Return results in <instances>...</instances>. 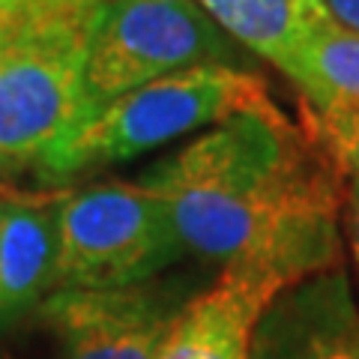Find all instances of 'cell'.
<instances>
[{
  "label": "cell",
  "mask_w": 359,
  "mask_h": 359,
  "mask_svg": "<svg viewBox=\"0 0 359 359\" xmlns=\"http://www.w3.org/2000/svg\"><path fill=\"white\" fill-rule=\"evenodd\" d=\"M341 165L282 111H249L156 159L138 183L162 201L186 255L282 290L339 266Z\"/></svg>",
  "instance_id": "6da1fadb"
},
{
  "label": "cell",
  "mask_w": 359,
  "mask_h": 359,
  "mask_svg": "<svg viewBox=\"0 0 359 359\" xmlns=\"http://www.w3.org/2000/svg\"><path fill=\"white\" fill-rule=\"evenodd\" d=\"M311 132L330 150V156L341 165L344 177L359 180V105L356 102H332L323 108H309Z\"/></svg>",
  "instance_id": "7c38bea8"
},
{
  "label": "cell",
  "mask_w": 359,
  "mask_h": 359,
  "mask_svg": "<svg viewBox=\"0 0 359 359\" xmlns=\"http://www.w3.org/2000/svg\"><path fill=\"white\" fill-rule=\"evenodd\" d=\"M204 287L195 278H153L114 290H54L42 320L57 359H156L162 341Z\"/></svg>",
  "instance_id": "8992f818"
},
{
  "label": "cell",
  "mask_w": 359,
  "mask_h": 359,
  "mask_svg": "<svg viewBox=\"0 0 359 359\" xmlns=\"http://www.w3.org/2000/svg\"><path fill=\"white\" fill-rule=\"evenodd\" d=\"M105 0H0V168L39 165L87 120L84 69Z\"/></svg>",
  "instance_id": "7a4b0ae2"
},
{
  "label": "cell",
  "mask_w": 359,
  "mask_h": 359,
  "mask_svg": "<svg viewBox=\"0 0 359 359\" xmlns=\"http://www.w3.org/2000/svg\"><path fill=\"white\" fill-rule=\"evenodd\" d=\"M207 15L255 57L294 78L311 25L323 15L314 0H198Z\"/></svg>",
  "instance_id": "30bf717a"
},
{
  "label": "cell",
  "mask_w": 359,
  "mask_h": 359,
  "mask_svg": "<svg viewBox=\"0 0 359 359\" xmlns=\"http://www.w3.org/2000/svg\"><path fill=\"white\" fill-rule=\"evenodd\" d=\"M290 81L306 96L309 108L332 102L359 105V33L335 25L323 13L309 30Z\"/></svg>",
  "instance_id": "8fae6325"
},
{
  "label": "cell",
  "mask_w": 359,
  "mask_h": 359,
  "mask_svg": "<svg viewBox=\"0 0 359 359\" xmlns=\"http://www.w3.org/2000/svg\"><path fill=\"white\" fill-rule=\"evenodd\" d=\"M60 195L4 201L0 207V323L18 318L51 290L57 261Z\"/></svg>",
  "instance_id": "9c48e42d"
},
{
  "label": "cell",
  "mask_w": 359,
  "mask_h": 359,
  "mask_svg": "<svg viewBox=\"0 0 359 359\" xmlns=\"http://www.w3.org/2000/svg\"><path fill=\"white\" fill-rule=\"evenodd\" d=\"M278 290L240 273H219L189 302L156 359H249L252 330Z\"/></svg>",
  "instance_id": "ba28073f"
},
{
  "label": "cell",
  "mask_w": 359,
  "mask_h": 359,
  "mask_svg": "<svg viewBox=\"0 0 359 359\" xmlns=\"http://www.w3.org/2000/svg\"><path fill=\"white\" fill-rule=\"evenodd\" d=\"M314 4H320V0H314ZM320 6H323V4H320Z\"/></svg>",
  "instance_id": "9a60e30c"
},
{
  "label": "cell",
  "mask_w": 359,
  "mask_h": 359,
  "mask_svg": "<svg viewBox=\"0 0 359 359\" xmlns=\"http://www.w3.org/2000/svg\"><path fill=\"white\" fill-rule=\"evenodd\" d=\"M344 224H347V240H351V252L359 269V180L347 177L344 183Z\"/></svg>",
  "instance_id": "4fadbf2b"
},
{
  "label": "cell",
  "mask_w": 359,
  "mask_h": 359,
  "mask_svg": "<svg viewBox=\"0 0 359 359\" xmlns=\"http://www.w3.org/2000/svg\"><path fill=\"white\" fill-rule=\"evenodd\" d=\"M323 13H327L335 25L359 33V0H320Z\"/></svg>",
  "instance_id": "5bb4252c"
},
{
  "label": "cell",
  "mask_w": 359,
  "mask_h": 359,
  "mask_svg": "<svg viewBox=\"0 0 359 359\" xmlns=\"http://www.w3.org/2000/svg\"><path fill=\"white\" fill-rule=\"evenodd\" d=\"M266 81L255 69L195 66L141 84L87 117L39 162L42 177L72 180L159 150L219 123L273 111Z\"/></svg>",
  "instance_id": "3957f363"
},
{
  "label": "cell",
  "mask_w": 359,
  "mask_h": 359,
  "mask_svg": "<svg viewBox=\"0 0 359 359\" xmlns=\"http://www.w3.org/2000/svg\"><path fill=\"white\" fill-rule=\"evenodd\" d=\"M183 257L162 201L138 180H102L60 195L51 294L144 285Z\"/></svg>",
  "instance_id": "277c9868"
},
{
  "label": "cell",
  "mask_w": 359,
  "mask_h": 359,
  "mask_svg": "<svg viewBox=\"0 0 359 359\" xmlns=\"http://www.w3.org/2000/svg\"><path fill=\"white\" fill-rule=\"evenodd\" d=\"M0 207H4V201H0Z\"/></svg>",
  "instance_id": "2e32d148"
},
{
  "label": "cell",
  "mask_w": 359,
  "mask_h": 359,
  "mask_svg": "<svg viewBox=\"0 0 359 359\" xmlns=\"http://www.w3.org/2000/svg\"><path fill=\"white\" fill-rule=\"evenodd\" d=\"M240 48L198 0H105L84 69L87 117L129 90L195 66L252 69Z\"/></svg>",
  "instance_id": "5b68a950"
},
{
  "label": "cell",
  "mask_w": 359,
  "mask_h": 359,
  "mask_svg": "<svg viewBox=\"0 0 359 359\" xmlns=\"http://www.w3.org/2000/svg\"><path fill=\"white\" fill-rule=\"evenodd\" d=\"M249 359H359V302L347 269L282 287L261 311Z\"/></svg>",
  "instance_id": "52a82bcc"
}]
</instances>
